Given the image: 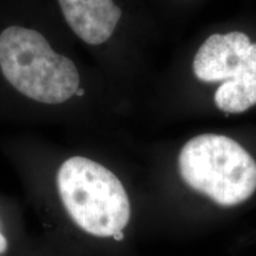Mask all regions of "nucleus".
<instances>
[{
    "mask_svg": "<svg viewBox=\"0 0 256 256\" xmlns=\"http://www.w3.org/2000/svg\"><path fill=\"white\" fill-rule=\"evenodd\" d=\"M57 188L70 218L89 235L114 238L130 222V203L122 183L94 160H66L57 174Z\"/></svg>",
    "mask_w": 256,
    "mask_h": 256,
    "instance_id": "obj_2",
    "label": "nucleus"
},
{
    "mask_svg": "<svg viewBox=\"0 0 256 256\" xmlns=\"http://www.w3.org/2000/svg\"><path fill=\"white\" fill-rule=\"evenodd\" d=\"M215 104L224 113H243L256 104V43H252L235 76L215 92Z\"/></svg>",
    "mask_w": 256,
    "mask_h": 256,
    "instance_id": "obj_6",
    "label": "nucleus"
},
{
    "mask_svg": "<svg viewBox=\"0 0 256 256\" xmlns=\"http://www.w3.org/2000/svg\"><path fill=\"white\" fill-rule=\"evenodd\" d=\"M250 46V38L243 32L211 34L194 56V75L203 82L228 81L235 76Z\"/></svg>",
    "mask_w": 256,
    "mask_h": 256,
    "instance_id": "obj_4",
    "label": "nucleus"
},
{
    "mask_svg": "<svg viewBox=\"0 0 256 256\" xmlns=\"http://www.w3.org/2000/svg\"><path fill=\"white\" fill-rule=\"evenodd\" d=\"M8 240H6L5 236L0 232V254H2V252L8 250Z\"/></svg>",
    "mask_w": 256,
    "mask_h": 256,
    "instance_id": "obj_7",
    "label": "nucleus"
},
{
    "mask_svg": "<svg viewBox=\"0 0 256 256\" xmlns=\"http://www.w3.org/2000/svg\"><path fill=\"white\" fill-rule=\"evenodd\" d=\"M64 18L75 34L92 46L107 42L122 11L113 0H58Z\"/></svg>",
    "mask_w": 256,
    "mask_h": 256,
    "instance_id": "obj_5",
    "label": "nucleus"
},
{
    "mask_svg": "<svg viewBox=\"0 0 256 256\" xmlns=\"http://www.w3.org/2000/svg\"><path fill=\"white\" fill-rule=\"evenodd\" d=\"M179 174L188 188L220 206H235L256 191V162L232 138L200 134L185 144Z\"/></svg>",
    "mask_w": 256,
    "mask_h": 256,
    "instance_id": "obj_3",
    "label": "nucleus"
},
{
    "mask_svg": "<svg viewBox=\"0 0 256 256\" xmlns=\"http://www.w3.org/2000/svg\"><path fill=\"white\" fill-rule=\"evenodd\" d=\"M0 69L16 90L40 104H63L80 88L75 63L51 49L40 32L18 25L0 34Z\"/></svg>",
    "mask_w": 256,
    "mask_h": 256,
    "instance_id": "obj_1",
    "label": "nucleus"
}]
</instances>
